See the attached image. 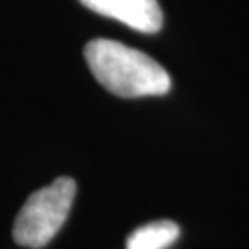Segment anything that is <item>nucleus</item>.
<instances>
[{"instance_id": "obj_1", "label": "nucleus", "mask_w": 249, "mask_h": 249, "mask_svg": "<svg viewBox=\"0 0 249 249\" xmlns=\"http://www.w3.org/2000/svg\"><path fill=\"white\" fill-rule=\"evenodd\" d=\"M83 53L100 85L120 98L160 96L170 90L168 72L141 50L111 39H92Z\"/></svg>"}, {"instance_id": "obj_2", "label": "nucleus", "mask_w": 249, "mask_h": 249, "mask_svg": "<svg viewBox=\"0 0 249 249\" xmlns=\"http://www.w3.org/2000/svg\"><path fill=\"white\" fill-rule=\"evenodd\" d=\"M74 197L76 183L71 178H57L34 192L15 218L13 240L22 248H45L63 227Z\"/></svg>"}, {"instance_id": "obj_3", "label": "nucleus", "mask_w": 249, "mask_h": 249, "mask_svg": "<svg viewBox=\"0 0 249 249\" xmlns=\"http://www.w3.org/2000/svg\"><path fill=\"white\" fill-rule=\"evenodd\" d=\"M85 8L115 18L142 34H155L162 26V11L157 0H80Z\"/></svg>"}, {"instance_id": "obj_4", "label": "nucleus", "mask_w": 249, "mask_h": 249, "mask_svg": "<svg viewBox=\"0 0 249 249\" xmlns=\"http://www.w3.org/2000/svg\"><path fill=\"white\" fill-rule=\"evenodd\" d=\"M178 238V223L172 220H159L135 229L125 242V249H168Z\"/></svg>"}]
</instances>
